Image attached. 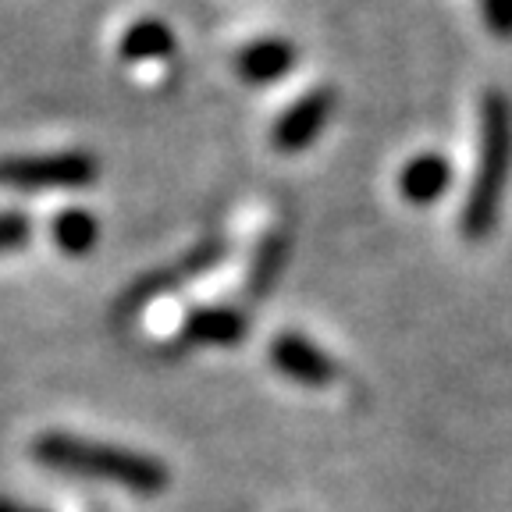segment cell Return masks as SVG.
I'll list each match as a JSON object with an SVG mask.
<instances>
[{
    "mask_svg": "<svg viewBox=\"0 0 512 512\" xmlns=\"http://www.w3.org/2000/svg\"><path fill=\"white\" fill-rule=\"evenodd\" d=\"M32 456H36V463L50 466V470L72 473V477L107 480V484H118V488L143 498L160 495V491L168 488V466L157 463L146 452L107 445V441H89L75 438V434L50 431L32 441Z\"/></svg>",
    "mask_w": 512,
    "mask_h": 512,
    "instance_id": "obj_1",
    "label": "cell"
},
{
    "mask_svg": "<svg viewBox=\"0 0 512 512\" xmlns=\"http://www.w3.org/2000/svg\"><path fill=\"white\" fill-rule=\"evenodd\" d=\"M512 175V104L509 96L491 89L480 100V150L470 192L463 207V235L473 242L488 239L502 214L505 185Z\"/></svg>",
    "mask_w": 512,
    "mask_h": 512,
    "instance_id": "obj_2",
    "label": "cell"
},
{
    "mask_svg": "<svg viewBox=\"0 0 512 512\" xmlns=\"http://www.w3.org/2000/svg\"><path fill=\"white\" fill-rule=\"evenodd\" d=\"M96 182V157L82 150L18 153L0 160V185L11 189H82Z\"/></svg>",
    "mask_w": 512,
    "mask_h": 512,
    "instance_id": "obj_3",
    "label": "cell"
},
{
    "mask_svg": "<svg viewBox=\"0 0 512 512\" xmlns=\"http://www.w3.org/2000/svg\"><path fill=\"white\" fill-rule=\"evenodd\" d=\"M221 256H224L221 239H207V242H200V246H192L185 256H178V260H171V264L143 274L136 285H128L125 296L118 299V313L121 317H136V313L143 310V306H150L153 299L168 296V292H178V288L189 285L192 278L207 274Z\"/></svg>",
    "mask_w": 512,
    "mask_h": 512,
    "instance_id": "obj_4",
    "label": "cell"
},
{
    "mask_svg": "<svg viewBox=\"0 0 512 512\" xmlns=\"http://www.w3.org/2000/svg\"><path fill=\"white\" fill-rule=\"evenodd\" d=\"M331 111H335V93L328 86H317L310 93H303L296 104H288L281 111V118L271 128V143L281 153H299L306 146H313V139L324 132Z\"/></svg>",
    "mask_w": 512,
    "mask_h": 512,
    "instance_id": "obj_5",
    "label": "cell"
},
{
    "mask_svg": "<svg viewBox=\"0 0 512 512\" xmlns=\"http://www.w3.org/2000/svg\"><path fill=\"white\" fill-rule=\"evenodd\" d=\"M271 363L285 377L310 384V388H324V384H331L338 377V363L320 345H313L306 335H299V331H285V335L274 338Z\"/></svg>",
    "mask_w": 512,
    "mask_h": 512,
    "instance_id": "obj_6",
    "label": "cell"
},
{
    "mask_svg": "<svg viewBox=\"0 0 512 512\" xmlns=\"http://www.w3.org/2000/svg\"><path fill=\"white\" fill-rule=\"evenodd\" d=\"M246 338V317L232 306H196L182 320V342L185 345H217L232 349Z\"/></svg>",
    "mask_w": 512,
    "mask_h": 512,
    "instance_id": "obj_7",
    "label": "cell"
},
{
    "mask_svg": "<svg viewBox=\"0 0 512 512\" xmlns=\"http://www.w3.org/2000/svg\"><path fill=\"white\" fill-rule=\"evenodd\" d=\"M292 64H296V47L278 36H267V40H253L249 47H242L235 68L249 86H271L292 72Z\"/></svg>",
    "mask_w": 512,
    "mask_h": 512,
    "instance_id": "obj_8",
    "label": "cell"
},
{
    "mask_svg": "<svg viewBox=\"0 0 512 512\" xmlns=\"http://www.w3.org/2000/svg\"><path fill=\"white\" fill-rule=\"evenodd\" d=\"M452 185V164L441 153H420L402 168L399 189L413 207H431Z\"/></svg>",
    "mask_w": 512,
    "mask_h": 512,
    "instance_id": "obj_9",
    "label": "cell"
},
{
    "mask_svg": "<svg viewBox=\"0 0 512 512\" xmlns=\"http://www.w3.org/2000/svg\"><path fill=\"white\" fill-rule=\"evenodd\" d=\"M288 249H292V239H288L285 228H271L264 239L256 242L253 264H249L246 274V296L249 299H264L274 288V281L281 278L288 264Z\"/></svg>",
    "mask_w": 512,
    "mask_h": 512,
    "instance_id": "obj_10",
    "label": "cell"
},
{
    "mask_svg": "<svg viewBox=\"0 0 512 512\" xmlns=\"http://www.w3.org/2000/svg\"><path fill=\"white\" fill-rule=\"evenodd\" d=\"M118 50L128 64L164 61V57L175 54V32L160 22V18H139V22L128 25V32L121 36Z\"/></svg>",
    "mask_w": 512,
    "mask_h": 512,
    "instance_id": "obj_11",
    "label": "cell"
},
{
    "mask_svg": "<svg viewBox=\"0 0 512 512\" xmlns=\"http://www.w3.org/2000/svg\"><path fill=\"white\" fill-rule=\"evenodd\" d=\"M50 239L68 256H86L96 246V239H100V224H96V217L89 210L68 207L61 214H54V221H50Z\"/></svg>",
    "mask_w": 512,
    "mask_h": 512,
    "instance_id": "obj_12",
    "label": "cell"
},
{
    "mask_svg": "<svg viewBox=\"0 0 512 512\" xmlns=\"http://www.w3.org/2000/svg\"><path fill=\"white\" fill-rule=\"evenodd\" d=\"M32 235V221L18 210H0V253L25 246Z\"/></svg>",
    "mask_w": 512,
    "mask_h": 512,
    "instance_id": "obj_13",
    "label": "cell"
},
{
    "mask_svg": "<svg viewBox=\"0 0 512 512\" xmlns=\"http://www.w3.org/2000/svg\"><path fill=\"white\" fill-rule=\"evenodd\" d=\"M480 15L502 40H512V0H480Z\"/></svg>",
    "mask_w": 512,
    "mask_h": 512,
    "instance_id": "obj_14",
    "label": "cell"
},
{
    "mask_svg": "<svg viewBox=\"0 0 512 512\" xmlns=\"http://www.w3.org/2000/svg\"><path fill=\"white\" fill-rule=\"evenodd\" d=\"M0 512H40V509H25V505L11 502V498H0Z\"/></svg>",
    "mask_w": 512,
    "mask_h": 512,
    "instance_id": "obj_15",
    "label": "cell"
}]
</instances>
